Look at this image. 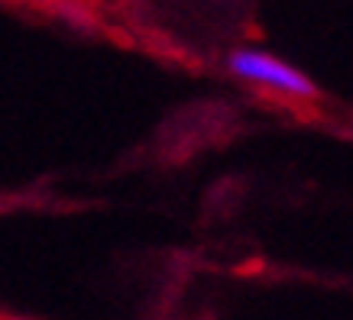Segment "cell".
Returning a JSON list of instances; mask_svg holds the SVG:
<instances>
[{
  "label": "cell",
  "instance_id": "6da1fadb",
  "mask_svg": "<svg viewBox=\"0 0 353 320\" xmlns=\"http://www.w3.org/2000/svg\"><path fill=\"white\" fill-rule=\"evenodd\" d=\"M224 65L236 81L272 91V94H282L289 100H318L321 97L318 85L305 72H299L289 62H282L279 55L263 52V49H250V45L234 49V52H227Z\"/></svg>",
  "mask_w": 353,
  "mask_h": 320
},
{
  "label": "cell",
  "instance_id": "7a4b0ae2",
  "mask_svg": "<svg viewBox=\"0 0 353 320\" xmlns=\"http://www.w3.org/2000/svg\"><path fill=\"white\" fill-rule=\"evenodd\" d=\"M0 320H30V317H10V314H0Z\"/></svg>",
  "mask_w": 353,
  "mask_h": 320
}]
</instances>
